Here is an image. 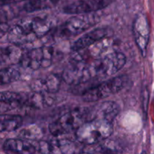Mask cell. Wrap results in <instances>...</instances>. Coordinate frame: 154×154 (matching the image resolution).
I'll return each mask as SVG.
<instances>
[{
  "label": "cell",
  "instance_id": "cell-1",
  "mask_svg": "<svg viewBox=\"0 0 154 154\" xmlns=\"http://www.w3.org/2000/svg\"><path fill=\"white\" fill-rule=\"evenodd\" d=\"M126 62V56L120 52H112L103 57L84 63H73L64 71L63 78L66 83L75 86L112 76L119 72Z\"/></svg>",
  "mask_w": 154,
  "mask_h": 154
},
{
  "label": "cell",
  "instance_id": "cell-2",
  "mask_svg": "<svg viewBox=\"0 0 154 154\" xmlns=\"http://www.w3.org/2000/svg\"><path fill=\"white\" fill-rule=\"evenodd\" d=\"M52 28L53 22L48 18L29 17L9 27L8 39L12 45L20 47L42 38Z\"/></svg>",
  "mask_w": 154,
  "mask_h": 154
},
{
  "label": "cell",
  "instance_id": "cell-3",
  "mask_svg": "<svg viewBox=\"0 0 154 154\" xmlns=\"http://www.w3.org/2000/svg\"><path fill=\"white\" fill-rule=\"evenodd\" d=\"M113 122L102 117H93L76 131V138L80 143L91 145L108 138L112 134Z\"/></svg>",
  "mask_w": 154,
  "mask_h": 154
},
{
  "label": "cell",
  "instance_id": "cell-4",
  "mask_svg": "<svg viewBox=\"0 0 154 154\" xmlns=\"http://www.w3.org/2000/svg\"><path fill=\"white\" fill-rule=\"evenodd\" d=\"M90 118V109L79 108L62 115L49 125V131L57 137L76 131L81 125Z\"/></svg>",
  "mask_w": 154,
  "mask_h": 154
},
{
  "label": "cell",
  "instance_id": "cell-5",
  "mask_svg": "<svg viewBox=\"0 0 154 154\" xmlns=\"http://www.w3.org/2000/svg\"><path fill=\"white\" fill-rule=\"evenodd\" d=\"M128 78L125 75L114 77L105 82L93 86L83 93L85 102H93L108 98L123 90L128 84Z\"/></svg>",
  "mask_w": 154,
  "mask_h": 154
},
{
  "label": "cell",
  "instance_id": "cell-6",
  "mask_svg": "<svg viewBox=\"0 0 154 154\" xmlns=\"http://www.w3.org/2000/svg\"><path fill=\"white\" fill-rule=\"evenodd\" d=\"M53 54L54 48L51 46L35 48L23 54L19 63L22 67L32 70L47 68L52 63Z\"/></svg>",
  "mask_w": 154,
  "mask_h": 154
},
{
  "label": "cell",
  "instance_id": "cell-7",
  "mask_svg": "<svg viewBox=\"0 0 154 154\" xmlns=\"http://www.w3.org/2000/svg\"><path fill=\"white\" fill-rule=\"evenodd\" d=\"M81 15L82 16L72 17L66 20L60 29V35L65 38L77 35L98 23L97 17L93 13Z\"/></svg>",
  "mask_w": 154,
  "mask_h": 154
},
{
  "label": "cell",
  "instance_id": "cell-8",
  "mask_svg": "<svg viewBox=\"0 0 154 154\" xmlns=\"http://www.w3.org/2000/svg\"><path fill=\"white\" fill-rule=\"evenodd\" d=\"M134 38L143 57L147 54V48L150 38V26L147 17L143 14L136 16L132 26Z\"/></svg>",
  "mask_w": 154,
  "mask_h": 154
},
{
  "label": "cell",
  "instance_id": "cell-9",
  "mask_svg": "<svg viewBox=\"0 0 154 154\" xmlns=\"http://www.w3.org/2000/svg\"><path fill=\"white\" fill-rule=\"evenodd\" d=\"M114 2V0H80L67 5L63 8L68 14H84L102 10Z\"/></svg>",
  "mask_w": 154,
  "mask_h": 154
},
{
  "label": "cell",
  "instance_id": "cell-10",
  "mask_svg": "<svg viewBox=\"0 0 154 154\" xmlns=\"http://www.w3.org/2000/svg\"><path fill=\"white\" fill-rule=\"evenodd\" d=\"M27 95L15 92H0V114L9 112L20 106H26Z\"/></svg>",
  "mask_w": 154,
  "mask_h": 154
},
{
  "label": "cell",
  "instance_id": "cell-11",
  "mask_svg": "<svg viewBox=\"0 0 154 154\" xmlns=\"http://www.w3.org/2000/svg\"><path fill=\"white\" fill-rule=\"evenodd\" d=\"M111 30L107 27L97 28L89 32L84 35L81 36L72 45V51H78L84 48H88L99 41L102 40L111 35Z\"/></svg>",
  "mask_w": 154,
  "mask_h": 154
},
{
  "label": "cell",
  "instance_id": "cell-12",
  "mask_svg": "<svg viewBox=\"0 0 154 154\" xmlns=\"http://www.w3.org/2000/svg\"><path fill=\"white\" fill-rule=\"evenodd\" d=\"M60 87V78L56 75H49L45 78H38L30 84V87L34 93H57Z\"/></svg>",
  "mask_w": 154,
  "mask_h": 154
},
{
  "label": "cell",
  "instance_id": "cell-13",
  "mask_svg": "<svg viewBox=\"0 0 154 154\" xmlns=\"http://www.w3.org/2000/svg\"><path fill=\"white\" fill-rule=\"evenodd\" d=\"M3 149L6 152L16 153H33L38 150V145L28 140L9 138L3 144Z\"/></svg>",
  "mask_w": 154,
  "mask_h": 154
},
{
  "label": "cell",
  "instance_id": "cell-14",
  "mask_svg": "<svg viewBox=\"0 0 154 154\" xmlns=\"http://www.w3.org/2000/svg\"><path fill=\"white\" fill-rule=\"evenodd\" d=\"M120 111V108L117 104L113 102H105L90 109V118L102 117L111 121H114L116 116ZM89 119V120H90Z\"/></svg>",
  "mask_w": 154,
  "mask_h": 154
},
{
  "label": "cell",
  "instance_id": "cell-15",
  "mask_svg": "<svg viewBox=\"0 0 154 154\" xmlns=\"http://www.w3.org/2000/svg\"><path fill=\"white\" fill-rule=\"evenodd\" d=\"M23 55L19 46L13 45L0 48V66L19 63Z\"/></svg>",
  "mask_w": 154,
  "mask_h": 154
},
{
  "label": "cell",
  "instance_id": "cell-16",
  "mask_svg": "<svg viewBox=\"0 0 154 154\" xmlns=\"http://www.w3.org/2000/svg\"><path fill=\"white\" fill-rule=\"evenodd\" d=\"M23 123V118L17 114H0V132H12L19 129Z\"/></svg>",
  "mask_w": 154,
  "mask_h": 154
},
{
  "label": "cell",
  "instance_id": "cell-17",
  "mask_svg": "<svg viewBox=\"0 0 154 154\" xmlns=\"http://www.w3.org/2000/svg\"><path fill=\"white\" fill-rule=\"evenodd\" d=\"M90 147L87 150H84L87 153H119L120 147L114 141L111 140H102L96 144L87 145Z\"/></svg>",
  "mask_w": 154,
  "mask_h": 154
},
{
  "label": "cell",
  "instance_id": "cell-18",
  "mask_svg": "<svg viewBox=\"0 0 154 154\" xmlns=\"http://www.w3.org/2000/svg\"><path fill=\"white\" fill-rule=\"evenodd\" d=\"M49 143L50 153H72L76 152V145L66 139H57Z\"/></svg>",
  "mask_w": 154,
  "mask_h": 154
},
{
  "label": "cell",
  "instance_id": "cell-19",
  "mask_svg": "<svg viewBox=\"0 0 154 154\" xmlns=\"http://www.w3.org/2000/svg\"><path fill=\"white\" fill-rule=\"evenodd\" d=\"M59 0H28L23 5V10L26 12L43 10L53 8Z\"/></svg>",
  "mask_w": 154,
  "mask_h": 154
},
{
  "label": "cell",
  "instance_id": "cell-20",
  "mask_svg": "<svg viewBox=\"0 0 154 154\" xmlns=\"http://www.w3.org/2000/svg\"><path fill=\"white\" fill-rule=\"evenodd\" d=\"M20 73L13 67H6L0 69V86L8 84L20 79Z\"/></svg>",
  "mask_w": 154,
  "mask_h": 154
},
{
  "label": "cell",
  "instance_id": "cell-21",
  "mask_svg": "<svg viewBox=\"0 0 154 154\" xmlns=\"http://www.w3.org/2000/svg\"><path fill=\"white\" fill-rule=\"evenodd\" d=\"M9 5H0V25L7 23L15 17L14 9Z\"/></svg>",
  "mask_w": 154,
  "mask_h": 154
},
{
  "label": "cell",
  "instance_id": "cell-22",
  "mask_svg": "<svg viewBox=\"0 0 154 154\" xmlns=\"http://www.w3.org/2000/svg\"><path fill=\"white\" fill-rule=\"evenodd\" d=\"M20 135H22V137L26 138V139L34 140L39 138L42 134H41L40 130L38 129H36L35 127H34L32 129L28 128V129H23V130L21 131Z\"/></svg>",
  "mask_w": 154,
  "mask_h": 154
},
{
  "label": "cell",
  "instance_id": "cell-23",
  "mask_svg": "<svg viewBox=\"0 0 154 154\" xmlns=\"http://www.w3.org/2000/svg\"><path fill=\"white\" fill-rule=\"evenodd\" d=\"M9 29V26L7 25V23L5 24H1L0 25V38L4 35L5 34L8 32Z\"/></svg>",
  "mask_w": 154,
  "mask_h": 154
},
{
  "label": "cell",
  "instance_id": "cell-24",
  "mask_svg": "<svg viewBox=\"0 0 154 154\" xmlns=\"http://www.w3.org/2000/svg\"><path fill=\"white\" fill-rule=\"evenodd\" d=\"M22 1H24V0H0V5H7L14 4V3Z\"/></svg>",
  "mask_w": 154,
  "mask_h": 154
}]
</instances>
